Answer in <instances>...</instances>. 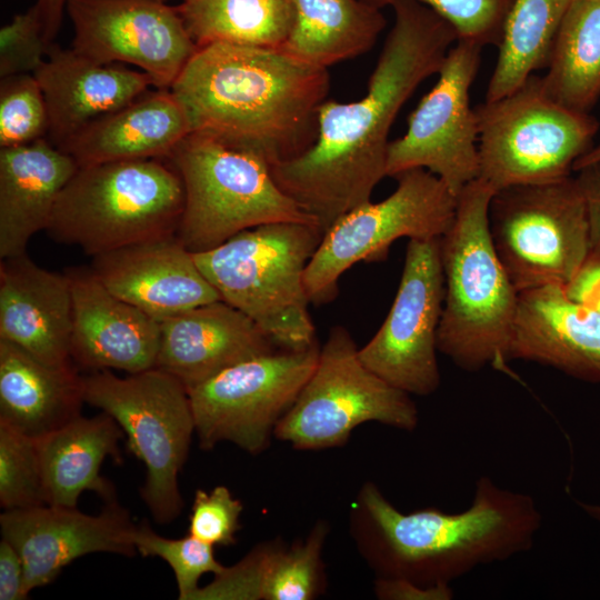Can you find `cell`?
Wrapping results in <instances>:
<instances>
[{"mask_svg":"<svg viewBox=\"0 0 600 600\" xmlns=\"http://www.w3.org/2000/svg\"><path fill=\"white\" fill-rule=\"evenodd\" d=\"M391 7L393 24L366 94L351 102L323 101L314 142L271 168L277 184L323 233L371 200L387 177L389 133L398 113L459 40L447 20L418 1L397 0Z\"/></svg>","mask_w":600,"mask_h":600,"instance_id":"1","label":"cell"},{"mask_svg":"<svg viewBox=\"0 0 600 600\" xmlns=\"http://www.w3.org/2000/svg\"><path fill=\"white\" fill-rule=\"evenodd\" d=\"M170 89L191 133L251 153L271 169L314 142L329 73L282 49L211 43L196 50Z\"/></svg>","mask_w":600,"mask_h":600,"instance_id":"2","label":"cell"},{"mask_svg":"<svg viewBox=\"0 0 600 600\" xmlns=\"http://www.w3.org/2000/svg\"><path fill=\"white\" fill-rule=\"evenodd\" d=\"M351 519L357 546L378 577L434 586L530 550L542 516L530 494L482 476L471 504L456 513L436 508L401 512L367 482Z\"/></svg>","mask_w":600,"mask_h":600,"instance_id":"3","label":"cell"},{"mask_svg":"<svg viewBox=\"0 0 600 600\" xmlns=\"http://www.w3.org/2000/svg\"><path fill=\"white\" fill-rule=\"evenodd\" d=\"M496 191L476 179L457 197L454 219L440 238L444 299L438 350L459 368L507 370L519 291L494 249L489 206Z\"/></svg>","mask_w":600,"mask_h":600,"instance_id":"4","label":"cell"},{"mask_svg":"<svg viewBox=\"0 0 600 600\" xmlns=\"http://www.w3.org/2000/svg\"><path fill=\"white\" fill-rule=\"evenodd\" d=\"M322 237L316 224L267 223L193 258L221 300L251 318L280 349L301 350L318 342L304 273Z\"/></svg>","mask_w":600,"mask_h":600,"instance_id":"5","label":"cell"},{"mask_svg":"<svg viewBox=\"0 0 600 600\" xmlns=\"http://www.w3.org/2000/svg\"><path fill=\"white\" fill-rule=\"evenodd\" d=\"M183 209V183L169 160L81 166L60 193L47 231L94 257L177 234Z\"/></svg>","mask_w":600,"mask_h":600,"instance_id":"6","label":"cell"},{"mask_svg":"<svg viewBox=\"0 0 600 600\" xmlns=\"http://www.w3.org/2000/svg\"><path fill=\"white\" fill-rule=\"evenodd\" d=\"M184 188L178 239L192 253L267 223L317 224L274 181L260 158L190 133L167 158Z\"/></svg>","mask_w":600,"mask_h":600,"instance_id":"7","label":"cell"},{"mask_svg":"<svg viewBox=\"0 0 600 600\" xmlns=\"http://www.w3.org/2000/svg\"><path fill=\"white\" fill-rule=\"evenodd\" d=\"M81 383L83 401L118 422L128 449L143 463L140 496L152 517L160 524L172 522L183 508L178 476L196 433L187 388L158 368L128 377L97 370Z\"/></svg>","mask_w":600,"mask_h":600,"instance_id":"8","label":"cell"},{"mask_svg":"<svg viewBox=\"0 0 600 600\" xmlns=\"http://www.w3.org/2000/svg\"><path fill=\"white\" fill-rule=\"evenodd\" d=\"M474 111L478 178L496 192L571 176L598 131L593 117L552 99L533 74L511 93L484 101Z\"/></svg>","mask_w":600,"mask_h":600,"instance_id":"9","label":"cell"},{"mask_svg":"<svg viewBox=\"0 0 600 600\" xmlns=\"http://www.w3.org/2000/svg\"><path fill=\"white\" fill-rule=\"evenodd\" d=\"M497 254L514 288L567 284L590 254L583 192L571 176L497 191L489 206Z\"/></svg>","mask_w":600,"mask_h":600,"instance_id":"10","label":"cell"},{"mask_svg":"<svg viewBox=\"0 0 600 600\" xmlns=\"http://www.w3.org/2000/svg\"><path fill=\"white\" fill-rule=\"evenodd\" d=\"M371 421L412 431L419 412L409 393L363 364L352 336L336 326L274 437L298 450L328 449L343 446L358 426Z\"/></svg>","mask_w":600,"mask_h":600,"instance_id":"11","label":"cell"},{"mask_svg":"<svg viewBox=\"0 0 600 600\" xmlns=\"http://www.w3.org/2000/svg\"><path fill=\"white\" fill-rule=\"evenodd\" d=\"M394 178L398 186L388 198L358 206L323 233L304 273L310 302L334 299L338 281L348 269L360 261L384 259L396 240L441 238L448 231L457 196L426 169Z\"/></svg>","mask_w":600,"mask_h":600,"instance_id":"12","label":"cell"},{"mask_svg":"<svg viewBox=\"0 0 600 600\" xmlns=\"http://www.w3.org/2000/svg\"><path fill=\"white\" fill-rule=\"evenodd\" d=\"M319 351L318 342L301 350L278 349L189 389L199 446L210 450L228 441L251 454L262 452L311 376Z\"/></svg>","mask_w":600,"mask_h":600,"instance_id":"13","label":"cell"},{"mask_svg":"<svg viewBox=\"0 0 600 600\" xmlns=\"http://www.w3.org/2000/svg\"><path fill=\"white\" fill-rule=\"evenodd\" d=\"M478 43L458 40L449 50L432 89L408 119L406 133L390 141L387 177L426 169L458 197L479 177L478 120L470 88L481 59Z\"/></svg>","mask_w":600,"mask_h":600,"instance_id":"14","label":"cell"},{"mask_svg":"<svg viewBox=\"0 0 600 600\" xmlns=\"http://www.w3.org/2000/svg\"><path fill=\"white\" fill-rule=\"evenodd\" d=\"M443 299L440 238L410 239L389 313L359 349L363 364L410 396L436 392L440 384L437 351Z\"/></svg>","mask_w":600,"mask_h":600,"instance_id":"15","label":"cell"},{"mask_svg":"<svg viewBox=\"0 0 600 600\" xmlns=\"http://www.w3.org/2000/svg\"><path fill=\"white\" fill-rule=\"evenodd\" d=\"M72 48L96 62L129 63L170 89L198 47L176 7L161 0H68Z\"/></svg>","mask_w":600,"mask_h":600,"instance_id":"16","label":"cell"},{"mask_svg":"<svg viewBox=\"0 0 600 600\" xmlns=\"http://www.w3.org/2000/svg\"><path fill=\"white\" fill-rule=\"evenodd\" d=\"M104 504L94 516L77 507L51 504L4 510L0 516L1 537L22 559L28 594L51 583L66 566L82 556L137 553V523L129 511L118 500Z\"/></svg>","mask_w":600,"mask_h":600,"instance_id":"17","label":"cell"},{"mask_svg":"<svg viewBox=\"0 0 600 600\" xmlns=\"http://www.w3.org/2000/svg\"><path fill=\"white\" fill-rule=\"evenodd\" d=\"M90 269L109 291L158 321L221 300L177 234L100 253Z\"/></svg>","mask_w":600,"mask_h":600,"instance_id":"18","label":"cell"},{"mask_svg":"<svg viewBox=\"0 0 600 600\" xmlns=\"http://www.w3.org/2000/svg\"><path fill=\"white\" fill-rule=\"evenodd\" d=\"M72 290L71 357L91 370L138 373L156 367L160 323L109 291L89 268L66 271Z\"/></svg>","mask_w":600,"mask_h":600,"instance_id":"19","label":"cell"},{"mask_svg":"<svg viewBox=\"0 0 600 600\" xmlns=\"http://www.w3.org/2000/svg\"><path fill=\"white\" fill-rule=\"evenodd\" d=\"M156 367L187 390L224 369L280 349L247 314L223 300L159 321Z\"/></svg>","mask_w":600,"mask_h":600,"instance_id":"20","label":"cell"},{"mask_svg":"<svg viewBox=\"0 0 600 600\" xmlns=\"http://www.w3.org/2000/svg\"><path fill=\"white\" fill-rule=\"evenodd\" d=\"M512 359L600 383V313L568 298L563 286L520 291L509 343Z\"/></svg>","mask_w":600,"mask_h":600,"instance_id":"21","label":"cell"},{"mask_svg":"<svg viewBox=\"0 0 600 600\" xmlns=\"http://www.w3.org/2000/svg\"><path fill=\"white\" fill-rule=\"evenodd\" d=\"M72 290L68 273L39 267L26 253L1 259L0 339L56 367L71 357Z\"/></svg>","mask_w":600,"mask_h":600,"instance_id":"22","label":"cell"},{"mask_svg":"<svg viewBox=\"0 0 600 600\" xmlns=\"http://www.w3.org/2000/svg\"><path fill=\"white\" fill-rule=\"evenodd\" d=\"M33 74L46 98L49 140L59 148L153 86L143 71L99 63L56 44Z\"/></svg>","mask_w":600,"mask_h":600,"instance_id":"23","label":"cell"},{"mask_svg":"<svg viewBox=\"0 0 600 600\" xmlns=\"http://www.w3.org/2000/svg\"><path fill=\"white\" fill-rule=\"evenodd\" d=\"M76 160L42 138L0 148V258L27 252L30 239L47 230Z\"/></svg>","mask_w":600,"mask_h":600,"instance_id":"24","label":"cell"},{"mask_svg":"<svg viewBox=\"0 0 600 600\" xmlns=\"http://www.w3.org/2000/svg\"><path fill=\"white\" fill-rule=\"evenodd\" d=\"M191 133L187 112L171 89L147 91L96 120L60 149L81 166L167 159Z\"/></svg>","mask_w":600,"mask_h":600,"instance_id":"25","label":"cell"},{"mask_svg":"<svg viewBox=\"0 0 600 600\" xmlns=\"http://www.w3.org/2000/svg\"><path fill=\"white\" fill-rule=\"evenodd\" d=\"M328 526L318 522L304 541L256 547L242 560L214 574L193 600H311L324 589L321 552Z\"/></svg>","mask_w":600,"mask_h":600,"instance_id":"26","label":"cell"},{"mask_svg":"<svg viewBox=\"0 0 600 600\" xmlns=\"http://www.w3.org/2000/svg\"><path fill=\"white\" fill-rule=\"evenodd\" d=\"M123 431L107 412L78 416L37 439L46 504L77 507L84 491L103 501L117 500L113 483L101 476L107 457L122 462L119 440Z\"/></svg>","mask_w":600,"mask_h":600,"instance_id":"27","label":"cell"},{"mask_svg":"<svg viewBox=\"0 0 600 600\" xmlns=\"http://www.w3.org/2000/svg\"><path fill=\"white\" fill-rule=\"evenodd\" d=\"M82 376L76 364H48L0 339V421L39 439L80 416Z\"/></svg>","mask_w":600,"mask_h":600,"instance_id":"28","label":"cell"},{"mask_svg":"<svg viewBox=\"0 0 600 600\" xmlns=\"http://www.w3.org/2000/svg\"><path fill=\"white\" fill-rule=\"evenodd\" d=\"M294 21L282 50L326 68L371 50L387 20L363 0H293Z\"/></svg>","mask_w":600,"mask_h":600,"instance_id":"29","label":"cell"},{"mask_svg":"<svg viewBox=\"0 0 600 600\" xmlns=\"http://www.w3.org/2000/svg\"><path fill=\"white\" fill-rule=\"evenodd\" d=\"M547 72L546 92L581 112L600 97V0H573L556 36Z\"/></svg>","mask_w":600,"mask_h":600,"instance_id":"30","label":"cell"},{"mask_svg":"<svg viewBox=\"0 0 600 600\" xmlns=\"http://www.w3.org/2000/svg\"><path fill=\"white\" fill-rule=\"evenodd\" d=\"M177 9L196 46L281 49L294 21L293 0H181Z\"/></svg>","mask_w":600,"mask_h":600,"instance_id":"31","label":"cell"},{"mask_svg":"<svg viewBox=\"0 0 600 600\" xmlns=\"http://www.w3.org/2000/svg\"><path fill=\"white\" fill-rule=\"evenodd\" d=\"M573 0H512L486 101L498 100L547 68L561 22Z\"/></svg>","mask_w":600,"mask_h":600,"instance_id":"32","label":"cell"},{"mask_svg":"<svg viewBox=\"0 0 600 600\" xmlns=\"http://www.w3.org/2000/svg\"><path fill=\"white\" fill-rule=\"evenodd\" d=\"M0 504L4 510L46 504L37 439L0 421Z\"/></svg>","mask_w":600,"mask_h":600,"instance_id":"33","label":"cell"},{"mask_svg":"<svg viewBox=\"0 0 600 600\" xmlns=\"http://www.w3.org/2000/svg\"><path fill=\"white\" fill-rule=\"evenodd\" d=\"M134 547L140 556L158 557L170 566L180 600H192L200 588L198 582L204 573L217 574L224 568L217 561L213 546L189 533L179 539L161 537L146 520L137 524Z\"/></svg>","mask_w":600,"mask_h":600,"instance_id":"34","label":"cell"},{"mask_svg":"<svg viewBox=\"0 0 600 600\" xmlns=\"http://www.w3.org/2000/svg\"><path fill=\"white\" fill-rule=\"evenodd\" d=\"M49 116L43 91L33 73L1 78L0 148L46 138Z\"/></svg>","mask_w":600,"mask_h":600,"instance_id":"35","label":"cell"},{"mask_svg":"<svg viewBox=\"0 0 600 600\" xmlns=\"http://www.w3.org/2000/svg\"><path fill=\"white\" fill-rule=\"evenodd\" d=\"M382 9L397 0H363ZM447 20L459 40L499 47L512 0H414Z\"/></svg>","mask_w":600,"mask_h":600,"instance_id":"36","label":"cell"},{"mask_svg":"<svg viewBox=\"0 0 600 600\" xmlns=\"http://www.w3.org/2000/svg\"><path fill=\"white\" fill-rule=\"evenodd\" d=\"M52 46L34 3L0 29V77L34 73Z\"/></svg>","mask_w":600,"mask_h":600,"instance_id":"37","label":"cell"},{"mask_svg":"<svg viewBox=\"0 0 600 600\" xmlns=\"http://www.w3.org/2000/svg\"><path fill=\"white\" fill-rule=\"evenodd\" d=\"M243 506L224 486L210 492L198 489L189 516L188 533L211 546L228 547L237 542Z\"/></svg>","mask_w":600,"mask_h":600,"instance_id":"38","label":"cell"},{"mask_svg":"<svg viewBox=\"0 0 600 600\" xmlns=\"http://www.w3.org/2000/svg\"><path fill=\"white\" fill-rule=\"evenodd\" d=\"M374 591L382 600H450L453 598L450 584L421 586L403 578L378 577Z\"/></svg>","mask_w":600,"mask_h":600,"instance_id":"39","label":"cell"},{"mask_svg":"<svg viewBox=\"0 0 600 600\" xmlns=\"http://www.w3.org/2000/svg\"><path fill=\"white\" fill-rule=\"evenodd\" d=\"M563 289L572 301L600 313V256L589 254Z\"/></svg>","mask_w":600,"mask_h":600,"instance_id":"40","label":"cell"},{"mask_svg":"<svg viewBox=\"0 0 600 600\" xmlns=\"http://www.w3.org/2000/svg\"><path fill=\"white\" fill-rule=\"evenodd\" d=\"M576 177L583 192L590 227V254L600 256V161L580 170Z\"/></svg>","mask_w":600,"mask_h":600,"instance_id":"41","label":"cell"},{"mask_svg":"<svg viewBox=\"0 0 600 600\" xmlns=\"http://www.w3.org/2000/svg\"><path fill=\"white\" fill-rule=\"evenodd\" d=\"M28 596L24 589L22 559L16 548L2 538L0 541V600H23Z\"/></svg>","mask_w":600,"mask_h":600,"instance_id":"42","label":"cell"},{"mask_svg":"<svg viewBox=\"0 0 600 600\" xmlns=\"http://www.w3.org/2000/svg\"><path fill=\"white\" fill-rule=\"evenodd\" d=\"M68 0H37L48 39L53 41L59 32L63 10Z\"/></svg>","mask_w":600,"mask_h":600,"instance_id":"43","label":"cell"},{"mask_svg":"<svg viewBox=\"0 0 600 600\" xmlns=\"http://www.w3.org/2000/svg\"><path fill=\"white\" fill-rule=\"evenodd\" d=\"M600 161V144L591 147L583 156H581L573 166V171H578L589 164Z\"/></svg>","mask_w":600,"mask_h":600,"instance_id":"44","label":"cell"},{"mask_svg":"<svg viewBox=\"0 0 600 600\" xmlns=\"http://www.w3.org/2000/svg\"><path fill=\"white\" fill-rule=\"evenodd\" d=\"M578 507L592 520L600 524V503L577 501Z\"/></svg>","mask_w":600,"mask_h":600,"instance_id":"45","label":"cell"},{"mask_svg":"<svg viewBox=\"0 0 600 600\" xmlns=\"http://www.w3.org/2000/svg\"><path fill=\"white\" fill-rule=\"evenodd\" d=\"M161 1H164V0H161Z\"/></svg>","mask_w":600,"mask_h":600,"instance_id":"46","label":"cell"}]
</instances>
